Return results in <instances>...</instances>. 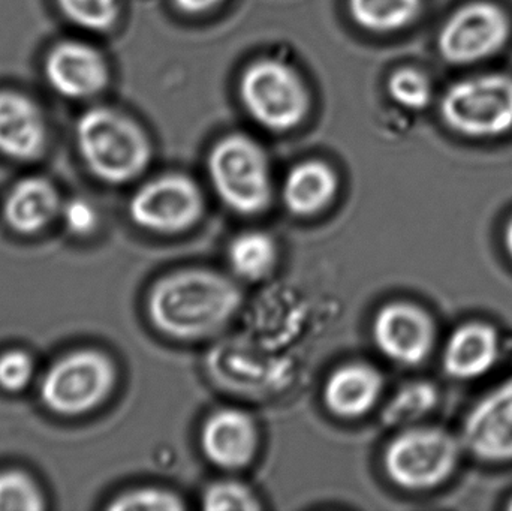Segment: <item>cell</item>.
I'll use <instances>...</instances> for the list:
<instances>
[{
    "mask_svg": "<svg viewBox=\"0 0 512 511\" xmlns=\"http://www.w3.org/2000/svg\"><path fill=\"white\" fill-rule=\"evenodd\" d=\"M75 144L87 170L110 185L137 179L152 156L143 129L131 117L108 107L89 108L78 117Z\"/></svg>",
    "mask_w": 512,
    "mask_h": 511,
    "instance_id": "cell-2",
    "label": "cell"
},
{
    "mask_svg": "<svg viewBox=\"0 0 512 511\" xmlns=\"http://www.w3.org/2000/svg\"><path fill=\"white\" fill-rule=\"evenodd\" d=\"M460 447L439 428L406 429L385 452V470L396 485L423 491L442 485L456 470Z\"/></svg>",
    "mask_w": 512,
    "mask_h": 511,
    "instance_id": "cell-7",
    "label": "cell"
},
{
    "mask_svg": "<svg viewBox=\"0 0 512 511\" xmlns=\"http://www.w3.org/2000/svg\"><path fill=\"white\" fill-rule=\"evenodd\" d=\"M116 368L96 350L66 354L45 372L39 395L48 410L60 416H80L101 405L113 392Z\"/></svg>",
    "mask_w": 512,
    "mask_h": 511,
    "instance_id": "cell-5",
    "label": "cell"
},
{
    "mask_svg": "<svg viewBox=\"0 0 512 511\" xmlns=\"http://www.w3.org/2000/svg\"><path fill=\"white\" fill-rule=\"evenodd\" d=\"M203 507L209 511H251L259 509V503L248 486L234 480H221L204 491Z\"/></svg>",
    "mask_w": 512,
    "mask_h": 511,
    "instance_id": "cell-25",
    "label": "cell"
},
{
    "mask_svg": "<svg viewBox=\"0 0 512 511\" xmlns=\"http://www.w3.org/2000/svg\"><path fill=\"white\" fill-rule=\"evenodd\" d=\"M44 497L32 477L21 471L0 473V511H39Z\"/></svg>",
    "mask_w": 512,
    "mask_h": 511,
    "instance_id": "cell-23",
    "label": "cell"
},
{
    "mask_svg": "<svg viewBox=\"0 0 512 511\" xmlns=\"http://www.w3.org/2000/svg\"><path fill=\"white\" fill-rule=\"evenodd\" d=\"M442 119L453 131L471 138H493L512 129V77L484 74L448 87L441 101Z\"/></svg>",
    "mask_w": 512,
    "mask_h": 511,
    "instance_id": "cell-4",
    "label": "cell"
},
{
    "mask_svg": "<svg viewBox=\"0 0 512 511\" xmlns=\"http://www.w3.org/2000/svg\"><path fill=\"white\" fill-rule=\"evenodd\" d=\"M63 17L89 32H108L119 18L117 0H56Z\"/></svg>",
    "mask_w": 512,
    "mask_h": 511,
    "instance_id": "cell-22",
    "label": "cell"
},
{
    "mask_svg": "<svg viewBox=\"0 0 512 511\" xmlns=\"http://www.w3.org/2000/svg\"><path fill=\"white\" fill-rule=\"evenodd\" d=\"M501 341L489 324L468 323L454 330L442 356L444 371L454 380L471 381L492 371L499 360Z\"/></svg>",
    "mask_w": 512,
    "mask_h": 511,
    "instance_id": "cell-15",
    "label": "cell"
},
{
    "mask_svg": "<svg viewBox=\"0 0 512 511\" xmlns=\"http://www.w3.org/2000/svg\"><path fill=\"white\" fill-rule=\"evenodd\" d=\"M204 455L216 467L239 470L251 464L258 449L254 419L237 408L216 411L201 431Z\"/></svg>",
    "mask_w": 512,
    "mask_h": 511,
    "instance_id": "cell-14",
    "label": "cell"
},
{
    "mask_svg": "<svg viewBox=\"0 0 512 511\" xmlns=\"http://www.w3.org/2000/svg\"><path fill=\"white\" fill-rule=\"evenodd\" d=\"M240 96L252 119L271 131L295 128L309 110L303 80L279 60L252 63L240 80Z\"/></svg>",
    "mask_w": 512,
    "mask_h": 511,
    "instance_id": "cell-6",
    "label": "cell"
},
{
    "mask_svg": "<svg viewBox=\"0 0 512 511\" xmlns=\"http://www.w3.org/2000/svg\"><path fill=\"white\" fill-rule=\"evenodd\" d=\"M66 228L75 236H87L98 225L95 207L84 198H72L60 209Z\"/></svg>",
    "mask_w": 512,
    "mask_h": 511,
    "instance_id": "cell-28",
    "label": "cell"
},
{
    "mask_svg": "<svg viewBox=\"0 0 512 511\" xmlns=\"http://www.w3.org/2000/svg\"><path fill=\"white\" fill-rule=\"evenodd\" d=\"M504 242L505 248H507L508 254L512 258V219L505 227Z\"/></svg>",
    "mask_w": 512,
    "mask_h": 511,
    "instance_id": "cell-30",
    "label": "cell"
},
{
    "mask_svg": "<svg viewBox=\"0 0 512 511\" xmlns=\"http://www.w3.org/2000/svg\"><path fill=\"white\" fill-rule=\"evenodd\" d=\"M438 404V390L426 381L406 384L388 402L382 419L388 426H408L429 414Z\"/></svg>",
    "mask_w": 512,
    "mask_h": 511,
    "instance_id": "cell-21",
    "label": "cell"
},
{
    "mask_svg": "<svg viewBox=\"0 0 512 511\" xmlns=\"http://www.w3.org/2000/svg\"><path fill=\"white\" fill-rule=\"evenodd\" d=\"M423 8V0H349L358 26L370 32H396L409 26Z\"/></svg>",
    "mask_w": 512,
    "mask_h": 511,
    "instance_id": "cell-19",
    "label": "cell"
},
{
    "mask_svg": "<svg viewBox=\"0 0 512 511\" xmlns=\"http://www.w3.org/2000/svg\"><path fill=\"white\" fill-rule=\"evenodd\" d=\"M203 210L200 188L182 174L150 180L135 192L129 203V215L135 224L161 234L189 230L200 221Z\"/></svg>",
    "mask_w": 512,
    "mask_h": 511,
    "instance_id": "cell-9",
    "label": "cell"
},
{
    "mask_svg": "<svg viewBox=\"0 0 512 511\" xmlns=\"http://www.w3.org/2000/svg\"><path fill=\"white\" fill-rule=\"evenodd\" d=\"M337 188L333 168L321 161L301 162L286 176L283 201L295 215H316L333 201Z\"/></svg>",
    "mask_w": 512,
    "mask_h": 511,
    "instance_id": "cell-18",
    "label": "cell"
},
{
    "mask_svg": "<svg viewBox=\"0 0 512 511\" xmlns=\"http://www.w3.org/2000/svg\"><path fill=\"white\" fill-rule=\"evenodd\" d=\"M44 77L53 92L71 101H86L104 92L110 69L101 51L78 39H63L48 50Z\"/></svg>",
    "mask_w": 512,
    "mask_h": 511,
    "instance_id": "cell-10",
    "label": "cell"
},
{
    "mask_svg": "<svg viewBox=\"0 0 512 511\" xmlns=\"http://www.w3.org/2000/svg\"><path fill=\"white\" fill-rule=\"evenodd\" d=\"M35 374V363L26 351L11 350L0 356V387L8 392H20L29 386Z\"/></svg>",
    "mask_w": 512,
    "mask_h": 511,
    "instance_id": "cell-27",
    "label": "cell"
},
{
    "mask_svg": "<svg viewBox=\"0 0 512 511\" xmlns=\"http://www.w3.org/2000/svg\"><path fill=\"white\" fill-rule=\"evenodd\" d=\"M209 176L216 194L234 212L256 215L270 204L273 186L267 155L246 135H228L215 144Z\"/></svg>",
    "mask_w": 512,
    "mask_h": 511,
    "instance_id": "cell-3",
    "label": "cell"
},
{
    "mask_svg": "<svg viewBox=\"0 0 512 511\" xmlns=\"http://www.w3.org/2000/svg\"><path fill=\"white\" fill-rule=\"evenodd\" d=\"M510 35V18L504 9L480 0L462 6L445 21L438 47L447 62L471 65L501 51Z\"/></svg>",
    "mask_w": 512,
    "mask_h": 511,
    "instance_id": "cell-8",
    "label": "cell"
},
{
    "mask_svg": "<svg viewBox=\"0 0 512 511\" xmlns=\"http://www.w3.org/2000/svg\"><path fill=\"white\" fill-rule=\"evenodd\" d=\"M388 93L397 104L418 111L429 107L433 89L423 72L415 68H400L388 80Z\"/></svg>",
    "mask_w": 512,
    "mask_h": 511,
    "instance_id": "cell-24",
    "label": "cell"
},
{
    "mask_svg": "<svg viewBox=\"0 0 512 511\" xmlns=\"http://www.w3.org/2000/svg\"><path fill=\"white\" fill-rule=\"evenodd\" d=\"M56 186L42 177H27L9 191L3 215L12 230L35 234L44 230L60 213Z\"/></svg>",
    "mask_w": 512,
    "mask_h": 511,
    "instance_id": "cell-17",
    "label": "cell"
},
{
    "mask_svg": "<svg viewBox=\"0 0 512 511\" xmlns=\"http://www.w3.org/2000/svg\"><path fill=\"white\" fill-rule=\"evenodd\" d=\"M242 305V291L227 276L212 270L171 273L150 291L153 326L171 338L194 341L225 326Z\"/></svg>",
    "mask_w": 512,
    "mask_h": 511,
    "instance_id": "cell-1",
    "label": "cell"
},
{
    "mask_svg": "<svg viewBox=\"0 0 512 511\" xmlns=\"http://www.w3.org/2000/svg\"><path fill=\"white\" fill-rule=\"evenodd\" d=\"M113 511H179L183 501L165 489L146 488L125 492L108 506Z\"/></svg>",
    "mask_w": 512,
    "mask_h": 511,
    "instance_id": "cell-26",
    "label": "cell"
},
{
    "mask_svg": "<svg viewBox=\"0 0 512 511\" xmlns=\"http://www.w3.org/2000/svg\"><path fill=\"white\" fill-rule=\"evenodd\" d=\"M48 146L44 111L26 93L0 90V153L12 161L32 162Z\"/></svg>",
    "mask_w": 512,
    "mask_h": 511,
    "instance_id": "cell-13",
    "label": "cell"
},
{
    "mask_svg": "<svg viewBox=\"0 0 512 511\" xmlns=\"http://www.w3.org/2000/svg\"><path fill=\"white\" fill-rule=\"evenodd\" d=\"M463 444L480 461H512V378L490 390L469 411Z\"/></svg>",
    "mask_w": 512,
    "mask_h": 511,
    "instance_id": "cell-12",
    "label": "cell"
},
{
    "mask_svg": "<svg viewBox=\"0 0 512 511\" xmlns=\"http://www.w3.org/2000/svg\"><path fill=\"white\" fill-rule=\"evenodd\" d=\"M508 509L512 510V500L510 501V506H508Z\"/></svg>",
    "mask_w": 512,
    "mask_h": 511,
    "instance_id": "cell-31",
    "label": "cell"
},
{
    "mask_svg": "<svg viewBox=\"0 0 512 511\" xmlns=\"http://www.w3.org/2000/svg\"><path fill=\"white\" fill-rule=\"evenodd\" d=\"M384 380L373 366L351 363L337 369L328 378L324 401L328 410L339 417L352 419L369 413L379 396Z\"/></svg>",
    "mask_w": 512,
    "mask_h": 511,
    "instance_id": "cell-16",
    "label": "cell"
},
{
    "mask_svg": "<svg viewBox=\"0 0 512 511\" xmlns=\"http://www.w3.org/2000/svg\"><path fill=\"white\" fill-rule=\"evenodd\" d=\"M373 338L376 347L393 362L403 366L420 365L435 345V324L420 306L390 303L376 315Z\"/></svg>",
    "mask_w": 512,
    "mask_h": 511,
    "instance_id": "cell-11",
    "label": "cell"
},
{
    "mask_svg": "<svg viewBox=\"0 0 512 511\" xmlns=\"http://www.w3.org/2000/svg\"><path fill=\"white\" fill-rule=\"evenodd\" d=\"M177 8L180 11L186 12V14H203V12L210 11V9L216 8L221 5L224 0H174Z\"/></svg>",
    "mask_w": 512,
    "mask_h": 511,
    "instance_id": "cell-29",
    "label": "cell"
},
{
    "mask_svg": "<svg viewBox=\"0 0 512 511\" xmlns=\"http://www.w3.org/2000/svg\"><path fill=\"white\" fill-rule=\"evenodd\" d=\"M228 260L234 273L248 281H259L270 275L277 261V248L270 234L246 231L239 234L228 248Z\"/></svg>",
    "mask_w": 512,
    "mask_h": 511,
    "instance_id": "cell-20",
    "label": "cell"
}]
</instances>
